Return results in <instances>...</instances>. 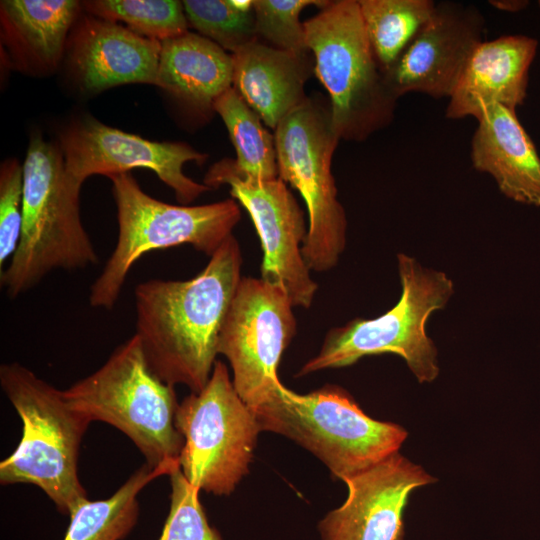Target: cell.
<instances>
[{
	"mask_svg": "<svg viewBox=\"0 0 540 540\" xmlns=\"http://www.w3.org/2000/svg\"><path fill=\"white\" fill-rule=\"evenodd\" d=\"M293 307L282 288L242 277L228 308L218 354L229 361L234 388L253 410L284 387L278 366L296 332Z\"/></svg>",
	"mask_w": 540,
	"mask_h": 540,
	"instance_id": "obj_11",
	"label": "cell"
},
{
	"mask_svg": "<svg viewBox=\"0 0 540 540\" xmlns=\"http://www.w3.org/2000/svg\"><path fill=\"white\" fill-rule=\"evenodd\" d=\"M71 64L85 89L156 85L161 42L95 16L81 19L70 39Z\"/></svg>",
	"mask_w": 540,
	"mask_h": 540,
	"instance_id": "obj_16",
	"label": "cell"
},
{
	"mask_svg": "<svg viewBox=\"0 0 540 540\" xmlns=\"http://www.w3.org/2000/svg\"><path fill=\"white\" fill-rule=\"evenodd\" d=\"M188 23L225 51L235 53L258 39L254 11H241L231 0H185Z\"/></svg>",
	"mask_w": 540,
	"mask_h": 540,
	"instance_id": "obj_26",
	"label": "cell"
},
{
	"mask_svg": "<svg viewBox=\"0 0 540 540\" xmlns=\"http://www.w3.org/2000/svg\"><path fill=\"white\" fill-rule=\"evenodd\" d=\"M279 178L297 189L307 207L309 229L302 255L310 270L333 268L346 244L347 220L331 173L336 134L330 103L308 97L274 133Z\"/></svg>",
	"mask_w": 540,
	"mask_h": 540,
	"instance_id": "obj_9",
	"label": "cell"
},
{
	"mask_svg": "<svg viewBox=\"0 0 540 540\" xmlns=\"http://www.w3.org/2000/svg\"><path fill=\"white\" fill-rule=\"evenodd\" d=\"M83 7L92 16L123 22L131 31L159 42L188 32L183 2L176 0H90Z\"/></svg>",
	"mask_w": 540,
	"mask_h": 540,
	"instance_id": "obj_25",
	"label": "cell"
},
{
	"mask_svg": "<svg viewBox=\"0 0 540 540\" xmlns=\"http://www.w3.org/2000/svg\"><path fill=\"white\" fill-rule=\"evenodd\" d=\"M67 176L78 189L92 175L107 177L127 173L133 168L152 170L175 193L181 205L193 202L211 190L186 176L188 161L200 165L208 156L183 142H156L109 127L85 117L70 124L61 134Z\"/></svg>",
	"mask_w": 540,
	"mask_h": 540,
	"instance_id": "obj_13",
	"label": "cell"
},
{
	"mask_svg": "<svg viewBox=\"0 0 540 540\" xmlns=\"http://www.w3.org/2000/svg\"><path fill=\"white\" fill-rule=\"evenodd\" d=\"M436 480L399 452L345 479L347 498L320 522L322 540H402L411 493Z\"/></svg>",
	"mask_w": 540,
	"mask_h": 540,
	"instance_id": "obj_15",
	"label": "cell"
},
{
	"mask_svg": "<svg viewBox=\"0 0 540 540\" xmlns=\"http://www.w3.org/2000/svg\"><path fill=\"white\" fill-rule=\"evenodd\" d=\"M109 178L117 208L118 238L90 287L89 303L95 308L114 307L129 271L144 254L188 244L211 256L232 235L241 218L233 199L173 205L146 194L129 172Z\"/></svg>",
	"mask_w": 540,
	"mask_h": 540,
	"instance_id": "obj_6",
	"label": "cell"
},
{
	"mask_svg": "<svg viewBox=\"0 0 540 540\" xmlns=\"http://www.w3.org/2000/svg\"><path fill=\"white\" fill-rule=\"evenodd\" d=\"M397 260L402 293L396 305L379 317L355 318L331 329L299 375L349 366L367 355L394 353L405 360L419 383L437 378V349L426 333V322L448 303L454 284L444 272L424 268L406 254H397Z\"/></svg>",
	"mask_w": 540,
	"mask_h": 540,
	"instance_id": "obj_8",
	"label": "cell"
},
{
	"mask_svg": "<svg viewBox=\"0 0 540 540\" xmlns=\"http://www.w3.org/2000/svg\"><path fill=\"white\" fill-rule=\"evenodd\" d=\"M303 27L340 140L364 141L388 126L397 98L372 51L358 0L329 1Z\"/></svg>",
	"mask_w": 540,
	"mask_h": 540,
	"instance_id": "obj_5",
	"label": "cell"
},
{
	"mask_svg": "<svg viewBox=\"0 0 540 540\" xmlns=\"http://www.w3.org/2000/svg\"><path fill=\"white\" fill-rule=\"evenodd\" d=\"M23 165L7 160L0 169V268L17 250L23 223Z\"/></svg>",
	"mask_w": 540,
	"mask_h": 540,
	"instance_id": "obj_29",
	"label": "cell"
},
{
	"mask_svg": "<svg viewBox=\"0 0 540 540\" xmlns=\"http://www.w3.org/2000/svg\"><path fill=\"white\" fill-rule=\"evenodd\" d=\"M176 426L184 439L179 465L187 481L199 491L230 495L249 471L261 429L223 362L216 360L206 386L179 404Z\"/></svg>",
	"mask_w": 540,
	"mask_h": 540,
	"instance_id": "obj_10",
	"label": "cell"
},
{
	"mask_svg": "<svg viewBox=\"0 0 540 540\" xmlns=\"http://www.w3.org/2000/svg\"><path fill=\"white\" fill-rule=\"evenodd\" d=\"M62 394L91 422L103 421L124 433L149 467L180 468L184 439L176 426L174 386L153 371L136 334Z\"/></svg>",
	"mask_w": 540,
	"mask_h": 540,
	"instance_id": "obj_4",
	"label": "cell"
},
{
	"mask_svg": "<svg viewBox=\"0 0 540 540\" xmlns=\"http://www.w3.org/2000/svg\"><path fill=\"white\" fill-rule=\"evenodd\" d=\"M489 3L490 5H492L493 7L499 10L508 11V12L518 11L526 5V2L508 1V0H493V1H489Z\"/></svg>",
	"mask_w": 540,
	"mask_h": 540,
	"instance_id": "obj_30",
	"label": "cell"
},
{
	"mask_svg": "<svg viewBox=\"0 0 540 540\" xmlns=\"http://www.w3.org/2000/svg\"><path fill=\"white\" fill-rule=\"evenodd\" d=\"M204 184L211 189L230 186L231 196L246 208L261 241L260 278L282 288L293 306L309 308L318 285L301 251L307 235L304 215L285 182L240 177L225 158L210 167Z\"/></svg>",
	"mask_w": 540,
	"mask_h": 540,
	"instance_id": "obj_12",
	"label": "cell"
},
{
	"mask_svg": "<svg viewBox=\"0 0 540 540\" xmlns=\"http://www.w3.org/2000/svg\"><path fill=\"white\" fill-rule=\"evenodd\" d=\"M213 110L222 118L236 150V160L226 158L233 172L243 178H279L274 135L233 87L215 100Z\"/></svg>",
	"mask_w": 540,
	"mask_h": 540,
	"instance_id": "obj_23",
	"label": "cell"
},
{
	"mask_svg": "<svg viewBox=\"0 0 540 540\" xmlns=\"http://www.w3.org/2000/svg\"><path fill=\"white\" fill-rule=\"evenodd\" d=\"M233 59L202 35L187 32L161 42L156 86L206 112L232 87Z\"/></svg>",
	"mask_w": 540,
	"mask_h": 540,
	"instance_id": "obj_21",
	"label": "cell"
},
{
	"mask_svg": "<svg viewBox=\"0 0 540 540\" xmlns=\"http://www.w3.org/2000/svg\"><path fill=\"white\" fill-rule=\"evenodd\" d=\"M239 243L231 235L185 281L151 279L135 288L136 335L166 383L200 392L218 354L219 334L241 280Z\"/></svg>",
	"mask_w": 540,
	"mask_h": 540,
	"instance_id": "obj_1",
	"label": "cell"
},
{
	"mask_svg": "<svg viewBox=\"0 0 540 540\" xmlns=\"http://www.w3.org/2000/svg\"><path fill=\"white\" fill-rule=\"evenodd\" d=\"M537 47V40L525 35L483 41L449 96L445 116L478 120L494 105L515 111L526 98L529 68Z\"/></svg>",
	"mask_w": 540,
	"mask_h": 540,
	"instance_id": "obj_17",
	"label": "cell"
},
{
	"mask_svg": "<svg viewBox=\"0 0 540 540\" xmlns=\"http://www.w3.org/2000/svg\"><path fill=\"white\" fill-rule=\"evenodd\" d=\"M80 6L74 0L0 2L2 43L19 69L42 73L57 67Z\"/></svg>",
	"mask_w": 540,
	"mask_h": 540,
	"instance_id": "obj_20",
	"label": "cell"
},
{
	"mask_svg": "<svg viewBox=\"0 0 540 540\" xmlns=\"http://www.w3.org/2000/svg\"><path fill=\"white\" fill-rule=\"evenodd\" d=\"M376 61L387 72L430 19L432 0H358Z\"/></svg>",
	"mask_w": 540,
	"mask_h": 540,
	"instance_id": "obj_24",
	"label": "cell"
},
{
	"mask_svg": "<svg viewBox=\"0 0 540 540\" xmlns=\"http://www.w3.org/2000/svg\"><path fill=\"white\" fill-rule=\"evenodd\" d=\"M477 122L470 149L473 167L491 175L507 198L540 206V157L516 112L494 105Z\"/></svg>",
	"mask_w": 540,
	"mask_h": 540,
	"instance_id": "obj_19",
	"label": "cell"
},
{
	"mask_svg": "<svg viewBox=\"0 0 540 540\" xmlns=\"http://www.w3.org/2000/svg\"><path fill=\"white\" fill-rule=\"evenodd\" d=\"M0 384L22 421L15 450L0 462V483L39 487L69 515L87 499L78 476L80 443L91 423L56 389L19 363L0 366Z\"/></svg>",
	"mask_w": 540,
	"mask_h": 540,
	"instance_id": "obj_3",
	"label": "cell"
},
{
	"mask_svg": "<svg viewBox=\"0 0 540 540\" xmlns=\"http://www.w3.org/2000/svg\"><path fill=\"white\" fill-rule=\"evenodd\" d=\"M175 469L169 466L151 468L145 463L109 498L83 500L69 514L70 522L63 540L123 539L137 522L140 491L154 479L169 476Z\"/></svg>",
	"mask_w": 540,
	"mask_h": 540,
	"instance_id": "obj_22",
	"label": "cell"
},
{
	"mask_svg": "<svg viewBox=\"0 0 540 540\" xmlns=\"http://www.w3.org/2000/svg\"><path fill=\"white\" fill-rule=\"evenodd\" d=\"M323 0H253L255 29L259 40L268 45L297 54H308L301 11L310 5L320 9L328 4Z\"/></svg>",
	"mask_w": 540,
	"mask_h": 540,
	"instance_id": "obj_27",
	"label": "cell"
},
{
	"mask_svg": "<svg viewBox=\"0 0 540 540\" xmlns=\"http://www.w3.org/2000/svg\"><path fill=\"white\" fill-rule=\"evenodd\" d=\"M484 31L485 18L476 6L436 2L430 19L384 73L388 88L397 99L411 92L449 98Z\"/></svg>",
	"mask_w": 540,
	"mask_h": 540,
	"instance_id": "obj_14",
	"label": "cell"
},
{
	"mask_svg": "<svg viewBox=\"0 0 540 540\" xmlns=\"http://www.w3.org/2000/svg\"><path fill=\"white\" fill-rule=\"evenodd\" d=\"M261 431L281 434L319 458L344 481L398 453L408 432L365 414L342 388L300 395L285 386L253 410Z\"/></svg>",
	"mask_w": 540,
	"mask_h": 540,
	"instance_id": "obj_7",
	"label": "cell"
},
{
	"mask_svg": "<svg viewBox=\"0 0 540 540\" xmlns=\"http://www.w3.org/2000/svg\"><path fill=\"white\" fill-rule=\"evenodd\" d=\"M169 477L170 508L158 540H222L208 523L200 491L187 481L180 468Z\"/></svg>",
	"mask_w": 540,
	"mask_h": 540,
	"instance_id": "obj_28",
	"label": "cell"
},
{
	"mask_svg": "<svg viewBox=\"0 0 540 540\" xmlns=\"http://www.w3.org/2000/svg\"><path fill=\"white\" fill-rule=\"evenodd\" d=\"M232 87L272 129L307 98L304 88L314 71L308 54L274 48L256 39L231 54Z\"/></svg>",
	"mask_w": 540,
	"mask_h": 540,
	"instance_id": "obj_18",
	"label": "cell"
},
{
	"mask_svg": "<svg viewBox=\"0 0 540 540\" xmlns=\"http://www.w3.org/2000/svg\"><path fill=\"white\" fill-rule=\"evenodd\" d=\"M20 241L0 283L10 298L37 285L55 269H84L98 262L80 218L79 193L60 148L35 135L23 163Z\"/></svg>",
	"mask_w": 540,
	"mask_h": 540,
	"instance_id": "obj_2",
	"label": "cell"
}]
</instances>
